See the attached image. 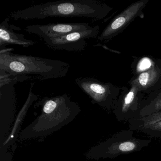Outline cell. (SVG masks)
<instances>
[{"instance_id": "16", "label": "cell", "mask_w": 161, "mask_h": 161, "mask_svg": "<svg viewBox=\"0 0 161 161\" xmlns=\"http://www.w3.org/2000/svg\"><path fill=\"white\" fill-rule=\"evenodd\" d=\"M161 120V111L158 113H154L150 115L145 117L143 118L135 119L129 121V123H136V124H147L153 123Z\"/></svg>"}, {"instance_id": "17", "label": "cell", "mask_w": 161, "mask_h": 161, "mask_svg": "<svg viewBox=\"0 0 161 161\" xmlns=\"http://www.w3.org/2000/svg\"><path fill=\"white\" fill-rule=\"evenodd\" d=\"M152 66V63L148 59H143L142 61H140L137 66V69L139 71H142V72L146 69V70L149 69Z\"/></svg>"}, {"instance_id": "12", "label": "cell", "mask_w": 161, "mask_h": 161, "mask_svg": "<svg viewBox=\"0 0 161 161\" xmlns=\"http://www.w3.org/2000/svg\"><path fill=\"white\" fill-rule=\"evenodd\" d=\"M9 18H6L0 25V46L5 48L7 45H13L28 48L34 45L36 41L27 39L24 35L17 33L14 29H19L14 25L9 24Z\"/></svg>"}, {"instance_id": "9", "label": "cell", "mask_w": 161, "mask_h": 161, "mask_svg": "<svg viewBox=\"0 0 161 161\" xmlns=\"http://www.w3.org/2000/svg\"><path fill=\"white\" fill-rule=\"evenodd\" d=\"M147 2L148 0H140L126 8L109 23L98 40L107 42L115 36L140 14Z\"/></svg>"}, {"instance_id": "3", "label": "cell", "mask_w": 161, "mask_h": 161, "mask_svg": "<svg viewBox=\"0 0 161 161\" xmlns=\"http://www.w3.org/2000/svg\"><path fill=\"white\" fill-rule=\"evenodd\" d=\"M69 68L68 63L61 60L14 54L5 48L0 51V71L14 77L40 80L58 79L66 76Z\"/></svg>"}, {"instance_id": "1", "label": "cell", "mask_w": 161, "mask_h": 161, "mask_svg": "<svg viewBox=\"0 0 161 161\" xmlns=\"http://www.w3.org/2000/svg\"><path fill=\"white\" fill-rule=\"evenodd\" d=\"M41 114L20 132L21 140L41 138L59 130L73 121L81 112L68 94L44 97L36 103Z\"/></svg>"}, {"instance_id": "10", "label": "cell", "mask_w": 161, "mask_h": 161, "mask_svg": "<svg viewBox=\"0 0 161 161\" xmlns=\"http://www.w3.org/2000/svg\"><path fill=\"white\" fill-rule=\"evenodd\" d=\"M92 27L87 23H51L47 25L27 26L26 31L43 39L56 38L74 32L86 31Z\"/></svg>"}, {"instance_id": "18", "label": "cell", "mask_w": 161, "mask_h": 161, "mask_svg": "<svg viewBox=\"0 0 161 161\" xmlns=\"http://www.w3.org/2000/svg\"><path fill=\"white\" fill-rule=\"evenodd\" d=\"M13 153L10 152H0V161H13Z\"/></svg>"}, {"instance_id": "14", "label": "cell", "mask_w": 161, "mask_h": 161, "mask_svg": "<svg viewBox=\"0 0 161 161\" xmlns=\"http://www.w3.org/2000/svg\"><path fill=\"white\" fill-rule=\"evenodd\" d=\"M161 111V91L143 101L138 119L143 118Z\"/></svg>"}, {"instance_id": "15", "label": "cell", "mask_w": 161, "mask_h": 161, "mask_svg": "<svg viewBox=\"0 0 161 161\" xmlns=\"http://www.w3.org/2000/svg\"><path fill=\"white\" fill-rule=\"evenodd\" d=\"M129 129L139 131L151 137L161 138V120L147 124L129 123Z\"/></svg>"}, {"instance_id": "8", "label": "cell", "mask_w": 161, "mask_h": 161, "mask_svg": "<svg viewBox=\"0 0 161 161\" xmlns=\"http://www.w3.org/2000/svg\"><path fill=\"white\" fill-rule=\"evenodd\" d=\"M129 91L118 98L113 112L118 121L128 122L138 119L143 103V96L136 86L131 85Z\"/></svg>"}, {"instance_id": "19", "label": "cell", "mask_w": 161, "mask_h": 161, "mask_svg": "<svg viewBox=\"0 0 161 161\" xmlns=\"http://www.w3.org/2000/svg\"></svg>"}, {"instance_id": "7", "label": "cell", "mask_w": 161, "mask_h": 161, "mask_svg": "<svg viewBox=\"0 0 161 161\" xmlns=\"http://www.w3.org/2000/svg\"><path fill=\"white\" fill-rule=\"evenodd\" d=\"M99 31V27L96 26L86 31L74 32L56 38L43 39L50 48L79 52L85 49L87 46L86 39L96 38Z\"/></svg>"}, {"instance_id": "13", "label": "cell", "mask_w": 161, "mask_h": 161, "mask_svg": "<svg viewBox=\"0 0 161 161\" xmlns=\"http://www.w3.org/2000/svg\"><path fill=\"white\" fill-rule=\"evenodd\" d=\"M161 78V69L156 65L141 72L131 82V85L136 86L140 92H149L150 88L154 87Z\"/></svg>"}, {"instance_id": "6", "label": "cell", "mask_w": 161, "mask_h": 161, "mask_svg": "<svg viewBox=\"0 0 161 161\" xmlns=\"http://www.w3.org/2000/svg\"><path fill=\"white\" fill-rule=\"evenodd\" d=\"M14 84L0 82V145L9 134L15 119Z\"/></svg>"}, {"instance_id": "2", "label": "cell", "mask_w": 161, "mask_h": 161, "mask_svg": "<svg viewBox=\"0 0 161 161\" xmlns=\"http://www.w3.org/2000/svg\"><path fill=\"white\" fill-rule=\"evenodd\" d=\"M111 10L96 0H62L32 5L14 12L10 16L15 20L48 17H82L97 20L105 18Z\"/></svg>"}, {"instance_id": "4", "label": "cell", "mask_w": 161, "mask_h": 161, "mask_svg": "<svg viewBox=\"0 0 161 161\" xmlns=\"http://www.w3.org/2000/svg\"><path fill=\"white\" fill-rule=\"evenodd\" d=\"M134 131L122 130L89 149L85 153L88 159L114 158L140 151L151 143L148 139L134 136Z\"/></svg>"}, {"instance_id": "5", "label": "cell", "mask_w": 161, "mask_h": 161, "mask_svg": "<svg viewBox=\"0 0 161 161\" xmlns=\"http://www.w3.org/2000/svg\"><path fill=\"white\" fill-rule=\"evenodd\" d=\"M75 83L91 99L93 104H97L103 109H114L118 99V91L112 84L104 83L93 78H79Z\"/></svg>"}, {"instance_id": "11", "label": "cell", "mask_w": 161, "mask_h": 161, "mask_svg": "<svg viewBox=\"0 0 161 161\" xmlns=\"http://www.w3.org/2000/svg\"><path fill=\"white\" fill-rule=\"evenodd\" d=\"M33 86V83H31L29 95L26 102L16 116L9 134L4 139L2 144L0 145V152L8 151V149L15 144L18 138L21 125L25 119V117L27 115L29 109L32 105L33 103L38 100L39 95L33 93L32 88Z\"/></svg>"}]
</instances>
